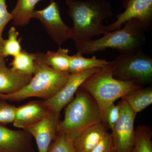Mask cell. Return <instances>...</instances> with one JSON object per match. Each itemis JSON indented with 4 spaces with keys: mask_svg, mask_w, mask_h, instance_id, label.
Here are the masks:
<instances>
[{
    "mask_svg": "<svg viewBox=\"0 0 152 152\" xmlns=\"http://www.w3.org/2000/svg\"><path fill=\"white\" fill-rule=\"evenodd\" d=\"M66 4L73 21L71 39L75 43L108 32L103 22L113 15L110 3L106 0H66Z\"/></svg>",
    "mask_w": 152,
    "mask_h": 152,
    "instance_id": "obj_1",
    "label": "cell"
},
{
    "mask_svg": "<svg viewBox=\"0 0 152 152\" xmlns=\"http://www.w3.org/2000/svg\"><path fill=\"white\" fill-rule=\"evenodd\" d=\"M44 55L42 53H37L35 70L29 83L16 92L8 94L0 93V99L15 102L31 97L46 100L59 91L67 81L70 74L59 72L52 69L45 61Z\"/></svg>",
    "mask_w": 152,
    "mask_h": 152,
    "instance_id": "obj_2",
    "label": "cell"
},
{
    "mask_svg": "<svg viewBox=\"0 0 152 152\" xmlns=\"http://www.w3.org/2000/svg\"><path fill=\"white\" fill-rule=\"evenodd\" d=\"M113 69L114 66L110 62L89 77L80 86L94 99L100 110L103 123L106 125V114L110 106L128 93L142 87L134 82L122 81L115 78L113 75Z\"/></svg>",
    "mask_w": 152,
    "mask_h": 152,
    "instance_id": "obj_3",
    "label": "cell"
},
{
    "mask_svg": "<svg viewBox=\"0 0 152 152\" xmlns=\"http://www.w3.org/2000/svg\"><path fill=\"white\" fill-rule=\"evenodd\" d=\"M123 25V28L108 32L99 39L76 43L77 53L83 56L108 48L116 49L120 53L141 49L145 42V35L141 22L132 19Z\"/></svg>",
    "mask_w": 152,
    "mask_h": 152,
    "instance_id": "obj_4",
    "label": "cell"
},
{
    "mask_svg": "<svg viewBox=\"0 0 152 152\" xmlns=\"http://www.w3.org/2000/svg\"><path fill=\"white\" fill-rule=\"evenodd\" d=\"M75 97L66 109L64 118L59 122L57 132L63 133L72 140L87 128L103 122L100 110L89 93L80 87Z\"/></svg>",
    "mask_w": 152,
    "mask_h": 152,
    "instance_id": "obj_5",
    "label": "cell"
},
{
    "mask_svg": "<svg viewBox=\"0 0 152 152\" xmlns=\"http://www.w3.org/2000/svg\"><path fill=\"white\" fill-rule=\"evenodd\" d=\"M113 76L119 80L133 82L140 85L152 81V58L141 49L120 53L112 61Z\"/></svg>",
    "mask_w": 152,
    "mask_h": 152,
    "instance_id": "obj_6",
    "label": "cell"
},
{
    "mask_svg": "<svg viewBox=\"0 0 152 152\" xmlns=\"http://www.w3.org/2000/svg\"><path fill=\"white\" fill-rule=\"evenodd\" d=\"M120 113L111 134L115 152H131L135 140V115L126 103L122 99L118 103Z\"/></svg>",
    "mask_w": 152,
    "mask_h": 152,
    "instance_id": "obj_7",
    "label": "cell"
},
{
    "mask_svg": "<svg viewBox=\"0 0 152 152\" xmlns=\"http://www.w3.org/2000/svg\"><path fill=\"white\" fill-rule=\"evenodd\" d=\"M32 18L41 22L47 33L55 42L61 47L64 42L71 39L72 28L63 22L58 5L54 0L43 10L35 11Z\"/></svg>",
    "mask_w": 152,
    "mask_h": 152,
    "instance_id": "obj_8",
    "label": "cell"
},
{
    "mask_svg": "<svg viewBox=\"0 0 152 152\" xmlns=\"http://www.w3.org/2000/svg\"><path fill=\"white\" fill-rule=\"evenodd\" d=\"M125 10L116 15L117 20L107 26L108 31L121 28L125 22L137 19L141 23L145 31L151 29L152 26V0H122Z\"/></svg>",
    "mask_w": 152,
    "mask_h": 152,
    "instance_id": "obj_9",
    "label": "cell"
},
{
    "mask_svg": "<svg viewBox=\"0 0 152 152\" xmlns=\"http://www.w3.org/2000/svg\"><path fill=\"white\" fill-rule=\"evenodd\" d=\"M95 68L78 73L71 74L67 81L60 91L52 98L42 100L44 104L58 115L63 108L73 99L74 95L81 85L89 77L101 69Z\"/></svg>",
    "mask_w": 152,
    "mask_h": 152,
    "instance_id": "obj_10",
    "label": "cell"
},
{
    "mask_svg": "<svg viewBox=\"0 0 152 152\" xmlns=\"http://www.w3.org/2000/svg\"><path fill=\"white\" fill-rule=\"evenodd\" d=\"M59 116L51 111L44 119L35 124L25 129L35 139L39 152H47L57 134Z\"/></svg>",
    "mask_w": 152,
    "mask_h": 152,
    "instance_id": "obj_11",
    "label": "cell"
},
{
    "mask_svg": "<svg viewBox=\"0 0 152 152\" xmlns=\"http://www.w3.org/2000/svg\"><path fill=\"white\" fill-rule=\"evenodd\" d=\"M33 138L25 130H14L0 124V152H34Z\"/></svg>",
    "mask_w": 152,
    "mask_h": 152,
    "instance_id": "obj_12",
    "label": "cell"
},
{
    "mask_svg": "<svg viewBox=\"0 0 152 152\" xmlns=\"http://www.w3.org/2000/svg\"><path fill=\"white\" fill-rule=\"evenodd\" d=\"M51 111L42 100L31 101L16 107L13 124L15 127L25 129L40 121Z\"/></svg>",
    "mask_w": 152,
    "mask_h": 152,
    "instance_id": "obj_13",
    "label": "cell"
},
{
    "mask_svg": "<svg viewBox=\"0 0 152 152\" xmlns=\"http://www.w3.org/2000/svg\"><path fill=\"white\" fill-rule=\"evenodd\" d=\"M33 76L15 72L6 65L4 58L0 60V93L12 94L28 84Z\"/></svg>",
    "mask_w": 152,
    "mask_h": 152,
    "instance_id": "obj_14",
    "label": "cell"
},
{
    "mask_svg": "<svg viewBox=\"0 0 152 152\" xmlns=\"http://www.w3.org/2000/svg\"><path fill=\"white\" fill-rule=\"evenodd\" d=\"M107 126L103 122L93 125L73 141L76 152H91L105 137Z\"/></svg>",
    "mask_w": 152,
    "mask_h": 152,
    "instance_id": "obj_15",
    "label": "cell"
},
{
    "mask_svg": "<svg viewBox=\"0 0 152 152\" xmlns=\"http://www.w3.org/2000/svg\"><path fill=\"white\" fill-rule=\"evenodd\" d=\"M135 115L141 112L152 103V87L139 88L121 98Z\"/></svg>",
    "mask_w": 152,
    "mask_h": 152,
    "instance_id": "obj_16",
    "label": "cell"
},
{
    "mask_svg": "<svg viewBox=\"0 0 152 152\" xmlns=\"http://www.w3.org/2000/svg\"><path fill=\"white\" fill-rule=\"evenodd\" d=\"M41 0H18L16 5L11 13L12 24L23 26L30 23L37 4Z\"/></svg>",
    "mask_w": 152,
    "mask_h": 152,
    "instance_id": "obj_17",
    "label": "cell"
},
{
    "mask_svg": "<svg viewBox=\"0 0 152 152\" xmlns=\"http://www.w3.org/2000/svg\"><path fill=\"white\" fill-rule=\"evenodd\" d=\"M69 52L68 49L59 47L57 51H48L46 53H44V60L54 70L59 72H69L71 56Z\"/></svg>",
    "mask_w": 152,
    "mask_h": 152,
    "instance_id": "obj_18",
    "label": "cell"
},
{
    "mask_svg": "<svg viewBox=\"0 0 152 152\" xmlns=\"http://www.w3.org/2000/svg\"><path fill=\"white\" fill-rule=\"evenodd\" d=\"M109 63L105 60L97 58L95 56L89 58H86L77 53L70 56L69 72L76 74L93 68L102 67Z\"/></svg>",
    "mask_w": 152,
    "mask_h": 152,
    "instance_id": "obj_19",
    "label": "cell"
},
{
    "mask_svg": "<svg viewBox=\"0 0 152 152\" xmlns=\"http://www.w3.org/2000/svg\"><path fill=\"white\" fill-rule=\"evenodd\" d=\"M37 53H32L22 50L14 57L11 63V69L13 71L24 75L33 76L35 70V61Z\"/></svg>",
    "mask_w": 152,
    "mask_h": 152,
    "instance_id": "obj_20",
    "label": "cell"
},
{
    "mask_svg": "<svg viewBox=\"0 0 152 152\" xmlns=\"http://www.w3.org/2000/svg\"><path fill=\"white\" fill-rule=\"evenodd\" d=\"M135 140L131 152H152L151 129L149 126L139 125L135 130Z\"/></svg>",
    "mask_w": 152,
    "mask_h": 152,
    "instance_id": "obj_21",
    "label": "cell"
},
{
    "mask_svg": "<svg viewBox=\"0 0 152 152\" xmlns=\"http://www.w3.org/2000/svg\"><path fill=\"white\" fill-rule=\"evenodd\" d=\"M19 34L15 27L9 30L8 39L3 43V56L4 58L12 56L15 57L22 51L20 42L21 38L18 39Z\"/></svg>",
    "mask_w": 152,
    "mask_h": 152,
    "instance_id": "obj_22",
    "label": "cell"
},
{
    "mask_svg": "<svg viewBox=\"0 0 152 152\" xmlns=\"http://www.w3.org/2000/svg\"><path fill=\"white\" fill-rule=\"evenodd\" d=\"M47 152H76L73 141L64 134L57 132L56 136L50 145Z\"/></svg>",
    "mask_w": 152,
    "mask_h": 152,
    "instance_id": "obj_23",
    "label": "cell"
},
{
    "mask_svg": "<svg viewBox=\"0 0 152 152\" xmlns=\"http://www.w3.org/2000/svg\"><path fill=\"white\" fill-rule=\"evenodd\" d=\"M6 100L0 99V124L13 123L16 107L8 103Z\"/></svg>",
    "mask_w": 152,
    "mask_h": 152,
    "instance_id": "obj_24",
    "label": "cell"
},
{
    "mask_svg": "<svg viewBox=\"0 0 152 152\" xmlns=\"http://www.w3.org/2000/svg\"><path fill=\"white\" fill-rule=\"evenodd\" d=\"M12 20L11 13L7 10L6 0H0V43H3L4 41L3 38V31L7 25L10 21Z\"/></svg>",
    "mask_w": 152,
    "mask_h": 152,
    "instance_id": "obj_25",
    "label": "cell"
},
{
    "mask_svg": "<svg viewBox=\"0 0 152 152\" xmlns=\"http://www.w3.org/2000/svg\"><path fill=\"white\" fill-rule=\"evenodd\" d=\"M120 108L118 104H113L110 106L106 114V123L108 127L113 129L120 115Z\"/></svg>",
    "mask_w": 152,
    "mask_h": 152,
    "instance_id": "obj_26",
    "label": "cell"
},
{
    "mask_svg": "<svg viewBox=\"0 0 152 152\" xmlns=\"http://www.w3.org/2000/svg\"><path fill=\"white\" fill-rule=\"evenodd\" d=\"M91 152H115L111 134L107 133L105 137Z\"/></svg>",
    "mask_w": 152,
    "mask_h": 152,
    "instance_id": "obj_27",
    "label": "cell"
},
{
    "mask_svg": "<svg viewBox=\"0 0 152 152\" xmlns=\"http://www.w3.org/2000/svg\"><path fill=\"white\" fill-rule=\"evenodd\" d=\"M5 58L3 53V44L0 43V60Z\"/></svg>",
    "mask_w": 152,
    "mask_h": 152,
    "instance_id": "obj_28",
    "label": "cell"
}]
</instances>
